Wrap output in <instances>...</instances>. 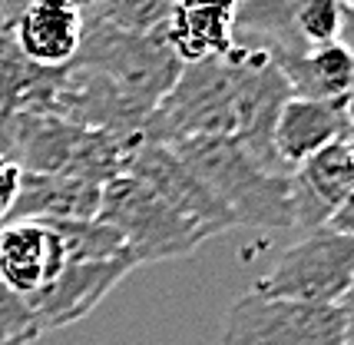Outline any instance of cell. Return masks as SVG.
Instances as JSON below:
<instances>
[{"instance_id": "obj_21", "label": "cell", "mask_w": 354, "mask_h": 345, "mask_svg": "<svg viewBox=\"0 0 354 345\" xmlns=\"http://www.w3.org/2000/svg\"><path fill=\"white\" fill-rule=\"evenodd\" d=\"M331 233H341V236H354V189L344 196L338 203V209L328 216V222H324Z\"/></svg>"}, {"instance_id": "obj_22", "label": "cell", "mask_w": 354, "mask_h": 345, "mask_svg": "<svg viewBox=\"0 0 354 345\" xmlns=\"http://www.w3.org/2000/svg\"><path fill=\"white\" fill-rule=\"evenodd\" d=\"M338 312H341V322H344V342L354 345V279L344 289V296L338 299Z\"/></svg>"}, {"instance_id": "obj_27", "label": "cell", "mask_w": 354, "mask_h": 345, "mask_svg": "<svg viewBox=\"0 0 354 345\" xmlns=\"http://www.w3.org/2000/svg\"><path fill=\"white\" fill-rule=\"evenodd\" d=\"M0 226H3V222H0Z\"/></svg>"}, {"instance_id": "obj_8", "label": "cell", "mask_w": 354, "mask_h": 345, "mask_svg": "<svg viewBox=\"0 0 354 345\" xmlns=\"http://www.w3.org/2000/svg\"><path fill=\"white\" fill-rule=\"evenodd\" d=\"M133 269H136V263L129 256L106 259V263H66L53 283L27 299L37 332L44 335V332L80 322L123 283Z\"/></svg>"}, {"instance_id": "obj_13", "label": "cell", "mask_w": 354, "mask_h": 345, "mask_svg": "<svg viewBox=\"0 0 354 345\" xmlns=\"http://www.w3.org/2000/svg\"><path fill=\"white\" fill-rule=\"evenodd\" d=\"M341 140H351L344 116H341V103L301 100V96H292L281 107L275 130H272V150L288 172L298 170L315 153H322L324 146Z\"/></svg>"}, {"instance_id": "obj_26", "label": "cell", "mask_w": 354, "mask_h": 345, "mask_svg": "<svg viewBox=\"0 0 354 345\" xmlns=\"http://www.w3.org/2000/svg\"><path fill=\"white\" fill-rule=\"evenodd\" d=\"M77 3H80V7H83V3H86V0H77Z\"/></svg>"}, {"instance_id": "obj_17", "label": "cell", "mask_w": 354, "mask_h": 345, "mask_svg": "<svg viewBox=\"0 0 354 345\" xmlns=\"http://www.w3.org/2000/svg\"><path fill=\"white\" fill-rule=\"evenodd\" d=\"M50 226L60 236L66 263H106V259L129 256L123 236L100 220H63V222H50Z\"/></svg>"}, {"instance_id": "obj_9", "label": "cell", "mask_w": 354, "mask_h": 345, "mask_svg": "<svg viewBox=\"0 0 354 345\" xmlns=\"http://www.w3.org/2000/svg\"><path fill=\"white\" fill-rule=\"evenodd\" d=\"M24 60L40 70H66L83 44V10L77 0H30L10 27Z\"/></svg>"}, {"instance_id": "obj_18", "label": "cell", "mask_w": 354, "mask_h": 345, "mask_svg": "<svg viewBox=\"0 0 354 345\" xmlns=\"http://www.w3.org/2000/svg\"><path fill=\"white\" fill-rule=\"evenodd\" d=\"M292 27H295V44H298L301 53L341 40L338 0H298L295 3Z\"/></svg>"}, {"instance_id": "obj_6", "label": "cell", "mask_w": 354, "mask_h": 345, "mask_svg": "<svg viewBox=\"0 0 354 345\" xmlns=\"http://www.w3.org/2000/svg\"><path fill=\"white\" fill-rule=\"evenodd\" d=\"M218 345H348L338 306H305L248 289L229 306Z\"/></svg>"}, {"instance_id": "obj_10", "label": "cell", "mask_w": 354, "mask_h": 345, "mask_svg": "<svg viewBox=\"0 0 354 345\" xmlns=\"http://www.w3.org/2000/svg\"><path fill=\"white\" fill-rule=\"evenodd\" d=\"M66 266L60 236L50 222L7 220L0 226V279L30 299Z\"/></svg>"}, {"instance_id": "obj_1", "label": "cell", "mask_w": 354, "mask_h": 345, "mask_svg": "<svg viewBox=\"0 0 354 345\" xmlns=\"http://www.w3.org/2000/svg\"><path fill=\"white\" fill-rule=\"evenodd\" d=\"M292 87L265 47L235 40L225 57L185 63L169 94L156 103L142 136L176 143L185 136H225L239 140L268 170L288 172L272 150V130Z\"/></svg>"}, {"instance_id": "obj_24", "label": "cell", "mask_w": 354, "mask_h": 345, "mask_svg": "<svg viewBox=\"0 0 354 345\" xmlns=\"http://www.w3.org/2000/svg\"><path fill=\"white\" fill-rule=\"evenodd\" d=\"M348 157H351V176H354V140H348Z\"/></svg>"}, {"instance_id": "obj_4", "label": "cell", "mask_w": 354, "mask_h": 345, "mask_svg": "<svg viewBox=\"0 0 354 345\" xmlns=\"http://www.w3.org/2000/svg\"><path fill=\"white\" fill-rule=\"evenodd\" d=\"M96 220L123 236L126 252L133 256L136 266L185 259L209 239L199 226L179 216L159 193H153L142 179L129 172L109 179L103 186Z\"/></svg>"}, {"instance_id": "obj_23", "label": "cell", "mask_w": 354, "mask_h": 345, "mask_svg": "<svg viewBox=\"0 0 354 345\" xmlns=\"http://www.w3.org/2000/svg\"><path fill=\"white\" fill-rule=\"evenodd\" d=\"M341 116H344V126H348V136H354V90L341 100Z\"/></svg>"}, {"instance_id": "obj_11", "label": "cell", "mask_w": 354, "mask_h": 345, "mask_svg": "<svg viewBox=\"0 0 354 345\" xmlns=\"http://www.w3.org/2000/svg\"><path fill=\"white\" fill-rule=\"evenodd\" d=\"M354 189L351 157H348V140L324 146L322 153L305 159L298 170H292V229L311 233L322 229L328 216L338 209V203Z\"/></svg>"}, {"instance_id": "obj_14", "label": "cell", "mask_w": 354, "mask_h": 345, "mask_svg": "<svg viewBox=\"0 0 354 345\" xmlns=\"http://www.w3.org/2000/svg\"><path fill=\"white\" fill-rule=\"evenodd\" d=\"M103 186L66 172H24L20 193L7 220L63 222V220H96Z\"/></svg>"}, {"instance_id": "obj_15", "label": "cell", "mask_w": 354, "mask_h": 345, "mask_svg": "<svg viewBox=\"0 0 354 345\" xmlns=\"http://www.w3.org/2000/svg\"><path fill=\"white\" fill-rule=\"evenodd\" d=\"M272 60L285 73L292 96L341 103L354 90V50L341 40L305 53H272Z\"/></svg>"}, {"instance_id": "obj_20", "label": "cell", "mask_w": 354, "mask_h": 345, "mask_svg": "<svg viewBox=\"0 0 354 345\" xmlns=\"http://www.w3.org/2000/svg\"><path fill=\"white\" fill-rule=\"evenodd\" d=\"M20 179H24V170L10 157L0 153V222H7L10 209H14L17 193H20Z\"/></svg>"}, {"instance_id": "obj_16", "label": "cell", "mask_w": 354, "mask_h": 345, "mask_svg": "<svg viewBox=\"0 0 354 345\" xmlns=\"http://www.w3.org/2000/svg\"><path fill=\"white\" fill-rule=\"evenodd\" d=\"M172 0H86L83 24L109 27L120 33H139V37H162L166 17Z\"/></svg>"}, {"instance_id": "obj_7", "label": "cell", "mask_w": 354, "mask_h": 345, "mask_svg": "<svg viewBox=\"0 0 354 345\" xmlns=\"http://www.w3.org/2000/svg\"><path fill=\"white\" fill-rule=\"evenodd\" d=\"M126 172L142 179L153 193H159L179 216H185L192 226H199L209 239L225 233V229H235V220L229 216V209L185 170L183 159L176 157L166 143L142 136L133 150V157H129Z\"/></svg>"}, {"instance_id": "obj_12", "label": "cell", "mask_w": 354, "mask_h": 345, "mask_svg": "<svg viewBox=\"0 0 354 345\" xmlns=\"http://www.w3.org/2000/svg\"><path fill=\"white\" fill-rule=\"evenodd\" d=\"M239 0H172L162 40L183 63L225 57L235 47Z\"/></svg>"}, {"instance_id": "obj_2", "label": "cell", "mask_w": 354, "mask_h": 345, "mask_svg": "<svg viewBox=\"0 0 354 345\" xmlns=\"http://www.w3.org/2000/svg\"><path fill=\"white\" fill-rule=\"evenodd\" d=\"M166 146L229 209L235 226L292 229V172L268 170L239 140L225 136H185Z\"/></svg>"}, {"instance_id": "obj_5", "label": "cell", "mask_w": 354, "mask_h": 345, "mask_svg": "<svg viewBox=\"0 0 354 345\" xmlns=\"http://www.w3.org/2000/svg\"><path fill=\"white\" fill-rule=\"evenodd\" d=\"M351 279L354 236L331 233L328 226H322L301 233V239L281 252L265 276L255 279L252 292L305 306H338Z\"/></svg>"}, {"instance_id": "obj_19", "label": "cell", "mask_w": 354, "mask_h": 345, "mask_svg": "<svg viewBox=\"0 0 354 345\" xmlns=\"http://www.w3.org/2000/svg\"><path fill=\"white\" fill-rule=\"evenodd\" d=\"M40 332L33 322V312L27 306V299L14 292L10 285L0 279V345L7 342H27L30 345Z\"/></svg>"}, {"instance_id": "obj_25", "label": "cell", "mask_w": 354, "mask_h": 345, "mask_svg": "<svg viewBox=\"0 0 354 345\" xmlns=\"http://www.w3.org/2000/svg\"><path fill=\"white\" fill-rule=\"evenodd\" d=\"M7 345H27V342H7Z\"/></svg>"}, {"instance_id": "obj_3", "label": "cell", "mask_w": 354, "mask_h": 345, "mask_svg": "<svg viewBox=\"0 0 354 345\" xmlns=\"http://www.w3.org/2000/svg\"><path fill=\"white\" fill-rule=\"evenodd\" d=\"M73 67L103 77L142 120H149L156 103L169 94L183 70L162 37L120 33L93 24H83V44Z\"/></svg>"}]
</instances>
